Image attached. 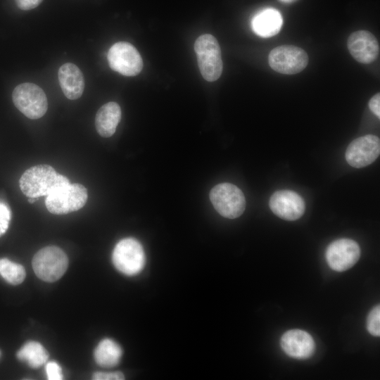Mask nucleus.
Returning <instances> with one entry per match:
<instances>
[{
  "instance_id": "f257e3e1",
  "label": "nucleus",
  "mask_w": 380,
  "mask_h": 380,
  "mask_svg": "<svg viewBox=\"0 0 380 380\" xmlns=\"http://www.w3.org/2000/svg\"><path fill=\"white\" fill-rule=\"evenodd\" d=\"M22 192L28 198H37L48 196L56 189L70 183L64 175L57 174L49 165H38L30 167L22 175L20 181Z\"/></svg>"
},
{
  "instance_id": "f03ea898",
  "label": "nucleus",
  "mask_w": 380,
  "mask_h": 380,
  "mask_svg": "<svg viewBox=\"0 0 380 380\" xmlns=\"http://www.w3.org/2000/svg\"><path fill=\"white\" fill-rule=\"evenodd\" d=\"M194 50L203 77L208 82L217 80L222 72L223 63L216 38L210 34L201 35L195 42Z\"/></svg>"
},
{
  "instance_id": "7ed1b4c3",
  "label": "nucleus",
  "mask_w": 380,
  "mask_h": 380,
  "mask_svg": "<svg viewBox=\"0 0 380 380\" xmlns=\"http://www.w3.org/2000/svg\"><path fill=\"white\" fill-rule=\"evenodd\" d=\"M32 264L35 274L40 279L53 282L59 279L65 272L68 258L61 248L49 246L36 253Z\"/></svg>"
},
{
  "instance_id": "20e7f679",
  "label": "nucleus",
  "mask_w": 380,
  "mask_h": 380,
  "mask_svg": "<svg viewBox=\"0 0 380 380\" xmlns=\"http://www.w3.org/2000/svg\"><path fill=\"white\" fill-rule=\"evenodd\" d=\"M87 198V190L82 184L69 183L46 196L45 205L51 213L64 215L81 209Z\"/></svg>"
},
{
  "instance_id": "39448f33",
  "label": "nucleus",
  "mask_w": 380,
  "mask_h": 380,
  "mask_svg": "<svg viewBox=\"0 0 380 380\" xmlns=\"http://www.w3.org/2000/svg\"><path fill=\"white\" fill-rule=\"evenodd\" d=\"M112 260L118 270L132 276L140 272L146 262L145 253L141 243L134 238L121 239L115 246Z\"/></svg>"
},
{
  "instance_id": "423d86ee",
  "label": "nucleus",
  "mask_w": 380,
  "mask_h": 380,
  "mask_svg": "<svg viewBox=\"0 0 380 380\" xmlns=\"http://www.w3.org/2000/svg\"><path fill=\"white\" fill-rule=\"evenodd\" d=\"M210 200L222 216L234 219L241 216L246 208V198L241 190L231 183H220L210 192Z\"/></svg>"
},
{
  "instance_id": "0eeeda50",
  "label": "nucleus",
  "mask_w": 380,
  "mask_h": 380,
  "mask_svg": "<svg viewBox=\"0 0 380 380\" xmlns=\"http://www.w3.org/2000/svg\"><path fill=\"white\" fill-rule=\"evenodd\" d=\"M12 99L15 106L30 119L42 118L48 108L44 91L34 83L25 82L18 85L13 91Z\"/></svg>"
},
{
  "instance_id": "6e6552de",
  "label": "nucleus",
  "mask_w": 380,
  "mask_h": 380,
  "mask_svg": "<svg viewBox=\"0 0 380 380\" xmlns=\"http://www.w3.org/2000/svg\"><path fill=\"white\" fill-rule=\"evenodd\" d=\"M268 61L270 67L276 72L293 75L304 70L308 63V56L300 47L282 45L270 51Z\"/></svg>"
},
{
  "instance_id": "1a4fd4ad",
  "label": "nucleus",
  "mask_w": 380,
  "mask_h": 380,
  "mask_svg": "<svg viewBox=\"0 0 380 380\" xmlns=\"http://www.w3.org/2000/svg\"><path fill=\"white\" fill-rule=\"evenodd\" d=\"M110 68L125 76H135L143 68L141 56L131 44L120 42L114 44L108 53Z\"/></svg>"
},
{
  "instance_id": "9d476101",
  "label": "nucleus",
  "mask_w": 380,
  "mask_h": 380,
  "mask_svg": "<svg viewBox=\"0 0 380 380\" xmlns=\"http://www.w3.org/2000/svg\"><path fill=\"white\" fill-rule=\"evenodd\" d=\"M360 248L350 239H339L331 242L326 249L325 258L334 271L343 272L352 267L359 260Z\"/></svg>"
},
{
  "instance_id": "9b49d317",
  "label": "nucleus",
  "mask_w": 380,
  "mask_h": 380,
  "mask_svg": "<svg viewBox=\"0 0 380 380\" xmlns=\"http://www.w3.org/2000/svg\"><path fill=\"white\" fill-rule=\"evenodd\" d=\"M379 153V138L373 134H367L352 141L347 147L345 156L350 165L360 168L372 163Z\"/></svg>"
},
{
  "instance_id": "f8f14e48",
  "label": "nucleus",
  "mask_w": 380,
  "mask_h": 380,
  "mask_svg": "<svg viewBox=\"0 0 380 380\" xmlns=\"http://www.w3.org/2000/svg\"><path fill=\"white\" fill-rule=\"evenodd\" d=\"M269 205L274 215L289 221L299 219L305 210L303 198L291 190L275 191L270 198Z\"/></svg>"
},
{
  "instance_id": "ddd939ff",
  "label": "nucleus",
  "mask_w": 380,
  "mask_h": 380,
  "mask_svg": "<svg viewBox=\"0 0 380 380\" xmlns=\"http://www.w3.org/2000/svg\"><path fill=\"white\" fill-rule=\"evenodd\" d=\"M347 45L351 56L361 63H371L379 54V42L375 36L367 30L353 32L348 39Z\"/></svg>"
},
{
  "instance_id": "4468645a",
  "label": "nucleus",
  "mask_w": 380,
  "mask_h": 380,
  "mask_svg": "<svg viewBox=\"0 0 380 380\" xmlns=\"http://www.w3.org/2000/svg\"><path fill=\"white\" fill-rule=\"evenodd\" d=\"M281 347L289 357L305 360L314 354L315 343L307 331L295 329L289 330L282 335Z\"/></svg>"
},
{
  "instance_id": "2eb2a0df",
  "label": "nucleus",
  "mask_w": 380,
  "mask_h": 380,
  "mask_svg": "<svg viewBox=\"0 0 380 380\" xmlns=\"http://www.w3.org/2000/svg\"><path fill=\"white\" fill-rule=\"evenodd\" d=\"M58 80L64 95L68 99L75 100L82 95L84 77L76 65L71 63L62 65L58 70Z\"/></svg>"
},
{
  "instance_id": "dca6fc26",
  "label": "nucleus",
  "mask_w": 380,
  "mask_h": 380,
  "mask_svg": "<svg viewBox=\"0 0 380 380\" xmlns=\"http://www.w3.org/2000/svg\"><path fill=\"white\" fill-rule=\"evenodd\" d=\"M283 18L280 12L274 8H265L258 11L251 20L253 32L261 37H271L281 30Z\"/></svg>"
},
{
  "instance_id": "f3484780",
  "label": "nucleus",
  "mask_w": 380,
  "mask_h": 380,
  "mask_svg": "<svg viewBox=\"0 0 380 380\" xmlns=\"http://www.w3.org/2000/svg\"><path fill=\"white\" fill-rule=\"evenodd\" d=\"M121 109L115 102H108L103 105L97 111L95 127L99 134L103 137H110L115 133L121 119Z\"/></svg>"
},
{
  "instance_id": "a211bd4d",
  "label": "nucleus",
  "mask_w": 380,
  "mask_h": 380,
  "mask_svg": "<svg viewBox=\"0 0 380 380\" xmlns=\"http://www.w3.org/2000/svg\"><path fill=\"white\" fill-rule=\"evenodd\" d=\"M122 348L114 341L102 340L94 350V359L98 365L110 367L117 365L122 357Z\"/></svg>"
},
{
  "instance_id": "6ab92c4d",
  "label": "nucleus",
  "mask_w": 380,
  "mask_h": 380,
  "mask_svg": "<svg viewBox=\"0 0 380 380\" xmlns=\"http://www.w3.org/2000/svg\"><path fill=\"white\" fill-rule=\"evenodd\" d=\"M17 357L32 367H39L46 362L49 353L39 343L29 341L17 353Z\"/></svg>"
},
{
  "instance_id": "aec40b11",
  "label": "nucleus",
  "mask_w": 380,
  "mask_h": 380,
  "mask_svg": "<svg viewBox=\"0 0 380 380\" xmlns=\"http://www.w3.org/2000/svg\"><path fill=\"white\" fill-rule=\"evenodd\" d=\"M0 275L12 285L21 284L25 278V270L20 264L7 258L0 259Z\"/></svg>"
},
{
  "instance_id": "412c9836",
  "label": "nucleus",
  "mask_w": 380,
  "mask_h": 380,
  "mask_svg": "<svg viewBox=\"0 0 380 380\" xmlns=\"http://www.w3.org/2000/svg\"><path fill=\"white\" fill-rule=\"evenodd\" d=\"M367 329L374 336H380V306H375L369 313L367 319Z\"/></svg>"
},
{
  "instance_id": "4be33fe9",
  "label": "nucleus",
  "mask_w": 380,
  "mask_h": 380,
  "mask_svg": "<svg viewBox=\"0 0 380 380\" xmlns=\"http://www.w3.org/2000/svg\"><path fill=\"white\" fill-rule=\"evenodd\" d=\"M11 220V210L9 206L0 200V236L4 234L8 228Z\"/></svg>"
},
{
  "instance_id": "5701e85b",
  "label": "nucleus",
  "mask_w": 380,
  "mask_h": 380,
  "mask_svg": "<svg viewBox=\"0 0 380 380\" xmlns=\"http://www.w3.org/2000/svg\"><path fill=\"white\" fill-rule=\"evenodd\" d=\"M46 373L49 380H61L63 379L62 370L60 365L54 361H50L46 365Z\"/></svg>"
},
{
  "instance_id": "b1692460",
  "label": "nucleus",
  "mask_w": 380,
  "mask_h": 380,
  "mask_svg": "<svg viewBox=\"0 0 380 380\" xmlns=\"http://www.w3.org/2000/svg\"><path fill=\"white\" fill-rule=\"evenodd\" d=\"M92 379L95 380H122L125 379L123 374L120 372H95Z\"/></svg>"
},
{
  "instance_id": "393cba45",
  "label": "nucleus",
  "mask_w": 380,
  "mask_h": 380,
  "mask_svg": "<svg viewBox=\"0 0 380 380\" xmlns=\"http://www.w3.org/2000/svg\"><path fill=\"white\" fill-rule=\"evenodd\" d=\"M43 0H15L18 7L24 11L33 9L38 6Z\"/></svg>"
},
{
  "instance_id": "a878e982",
  "label": "nucleus",
  "mask_w": 380,
  "mask_h": 380,
  "mask_svg": "<svg viewBox=\"0 0 380 380\" xmlns=\"http://www.w3.org/2000/svg\"><path fill=\"white\" fill-rule=\"evenodd\" d=\"M369 107L371 111L376 115L379 118H380V94L379 93L376 94L372 96L369 101Z\"/></svg>"
},
{
  "instance_id": "bb28decb",
  "label": "nucleus",
  "mask_w": 380,
  "mask_h": 380,
  "mask_svg": "<svg viewBox=\"0 0 380 380\" xmlns=\"http://www.w3.org/2000/svg\"><path fill=\"white\" fill-rule=\"evenodd\" d=\"M36 199H37V198H29L28 201H29V203H34V201H36Z\"/></svg>"
},
{
  "instance_id": "cd10ccee",
  "label": "nucleus",
  "mask_w": 380,
  "mask_h": 380,
  "mask_svg": "<svg viewBox=\"0 0 380 380\" xmlns=\"http://www.w3.org/2000/svg\"><path fill=\"white\" fill-rule=\"evenodd\" d=\"M279 1H281L282 2H284V3H291V2H293V1H294L296 0H279Z\"/></svg>"
}]
</instances>
